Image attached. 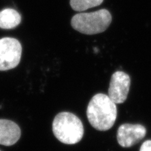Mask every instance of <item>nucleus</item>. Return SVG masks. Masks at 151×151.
I'll list each match as a JSON object with an SVG mask.
<instances>
[{
  "label": "nucleus",
  "instance_id": "nucleus-1",
  "mask_svg": "<svg viewBox=\"0 0 151 151\" xmlns=\"http://www.w3.org/2000/svg\"><path fill=\"white\" fill-rule=\"evenodd\" d=\"M116 104L104 94H97L92 98L86 113L88 121L94 129L106 131L113 127L118 113Z\"/></svg>",
  "mask_w": 151,
  "mask_h": 151
},
{
  "label": "nucleus",
  "instance_id": "nucleus-2",
  "mask_svg": "<svg viewBox=\"0 0 151 151\" xmlns=\"http://www.w3.org/2000/svg\"><path fill=\"white\" fill-rule=\"evenodd\" d=\"M52 132L60 142L68 145L78 143L84 134L81 120L69 112L58 113L52 122Z\"/></svg>",
  "mask_w": 151,
  "mask_h": 151
},
{
  "label": "nucleus",
  "instance_id": "nucleus-3",
  "mask_svg": "<svg viewBox=\"0 0 151 151\" xmlns=\"http://www.w3.org/2000/svg\"><path fill=\"white\" fill-rule=\"evenodd\" d=\"M112 21L111 13L106 9L92 13H79L71 18V27L79 32L93 35L106 31Z\"/></svg>",
  "mask_w": 151,
  "mask_h": 151
},
{
  "label": "nucleus",
  "instance_id": "nucleus-4",
  "mask_svg": "<svg viewBox=\"0 0 151 151\" xmlns=\"http://www.w3.org/2000/svg\"><path fill=\"white\" fill-rule=\"evenodd\" d=\"M22 46L14 38L0 39V71L12 69L18 65L21 59Z\"/></svg>",
  "mask_w": 151,
  "mask_h": 151
},
{
  "label": "nucleus",
  "instance_id": "nucleus-5",
  "mask_svg": "<svg viewBox=\"0 0 151 151\" xmlns=\"http://www.w3.org/2000/svg\"><path fill=\"white\" fill-rule=\"evenodd\" d=\"M130 77L123 71H116L111 76L108 96L115 104L126 101L130 88Z\"/></svg>",
  "mask_w": 151,
  "mask_h": 151
},
{
  "label": "nucleus",
  "instance_id": "nucleus-6",
  "mask_svg": "<svg viewBox=\"0 0 151 151\" xmlns=\"http://www.w3.org/2000/svg\"><path fill=\"white\" fill-rule=\"evenodd\" d=\"M146 134V127L141 124H123L118 128L117 140L120 146L129 148L140 142Z\"/></svg>",
  "mask_w": 151,
  "mask_h": 151
},
{
  "label": "nucleus",
  "instance_id": "nucleus-7",
  "mask_svg": "<svg viewBox=\"0 0 151 151\" xmlns=\"http://www.w3.org/2000/svg\"><path fill=\"white\" fill-rule=\"evenodd\" d=\"M21 131L14 122L0 119V144L6 146H12L20 139Z\"/></svg>",
  "mask_w": 151,
  "mask_h": 151
},
{
  "label": "nucleus",
  "instance_id": "nucleus-8",
  "mask_svg": "<svg viewBox=\"0 0 151 151\" xmlns=\"http://www.w3.org/2000/svg\"><path fill=\"white\" fill-rule=\"evenodd\" d=\"M21 22V16L13 9H6L0 11V28L14 29Z\"/></svg>",
  "mask_w": 151,
  "mask_h": 151
},
{
  "label": "nucleus",
  "instance_id": "nucleus-9",
  "mask_svg": "<svg viewBox=\"0 0 151 151\" xmlns=\"http://www.w3.org/2000/svg\"><path fill=\"white\" fill-rule=\"evenodd\" d=\"M104 0H70V6L76 11H84L102 4Z\"/></svg>",
  "mask_w": 151,
  "mask_h": 151
},
{
  "label": "nucleus",
  "instance_id": "nucleus-10",
  "mask_svg": "<svg viewBox=\"0 0 151 151\" xmlns=\"http://www.w3.org/2000/svg\"><path fill=\"white\" fill-rule=\"evenodd\" d=\"M139 151H151V140H147L143 142Z\"/></svg>",
  "mask_w": 151,
  "mask_h": 151
},
{
  "label": "nucleus",
  "instance_id": "nucleus-11",
  "mask_svg": "<svg viewBox=\"0 0 151 151\" xmlns=\"http://www.w3.org/2000/svg\"><path fill=\"white\" fill-rule=\"evenodd\" d=\"M0 151H1V150H0Z\"/></svg>",
  "mask_w": 151,
  "mask_h": 151
}]
</instances>
